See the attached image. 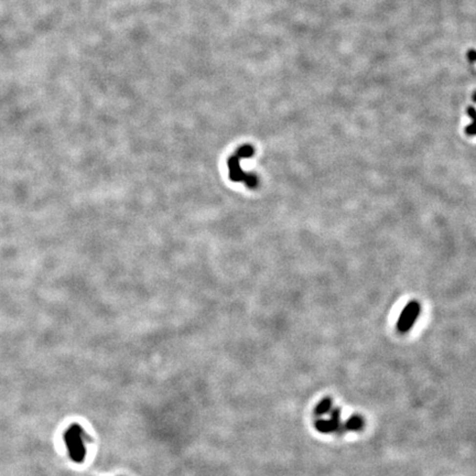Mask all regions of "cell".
Here are the masks:
<instances>
[{
    "label": "cell",
    "instance_id": "obj_4",
    "mask_svg": "<svg viewBox=\"0 0 476 476\" xmlns=\"http://www.w3.org/2000/svg\"><path fill=\"white\" fill-rule=\"evenodd\" d=\"M341 409L335 408L332 410L331 418L327 419H320V420L314 422V428L321 433H333L337 432L341 427Z\"/></svg>",
    "mask_w": 476,
    "mask_h": 476
},
{
    "label": "cell",
    "instance_id": "obj_5",
    "mask_svg": "<svg viewBox=\"0 0 476 476\" xmlns=\"http://www.w3.org/2000/svg\"><path fill=\"white\" fill-rule=\"evenodd\" d=\"M364 426H365L364 418H363L362 415H360V414L355 413L353 415H350V417L347 419V420L345 421V423H344L343 426L340 427L339 431L340 432H344V431H360V430L363 429V428H364Z\"/></svg>",
    "mask_w": 476,
    "mask_h": 476
},
{
    "label": "cell",
    "instance_id": "obj_6",
    "mask_svg": "<svg viewBox=\"0 0 476 476\" xmlns=\"http://www.w3.org/2000/svg\"><path fill=\"white\" fill-rule=\"evenodd\" d=\"M333 405V400L330 396L324 397L323 399L319 402L314 409V414L315 415H323L327 413L328 411L331 410Z\"/></svg>",
    "mask_w": 476,
    "mask_h": 476
},
{
    "label": "cell",
    "instance_id": "obj_2",
    "mask_svg": "<svg viewBox=\"0 0 476 476\" xmlns=\"http://www.w3.org/2000/svg\"><path fill=\"white\" fill-rule=\"evenodd\" d=\"M64 439H65L66 447L72 460L77 463L83 461L86 451L83 443V430H82V428L79 425H73L65 432Z\"/></svg>",
    "mask_w": 476,
    "mask_h": 476
},
{
    "label": "cell",
    "instance_id": "obj_3",
    "mask_svg": "<svg viewBox=\"0 0 476 476\" xmlns=\"http://www.w3.org/2000/svg\"><path fill=\"white\" fill-rule=\"evenodd\" d=\"M421 306L417 301H410L401 311L397 321V330L400 333H407L412 328L420 314Z\"/></svg>",
    "mask_w": 476,
    "mask_h": 476
},
{
    "label": "cell",
    "instance_id": "obj_1",
    "mask_svg": "<svg viewBox=\"0 0 476 476\" xmlns=\"http://www.w3.org/2000/svg\"><path fill=\"white\" fill-rule=\"evenodd\" d=\"M253 154V147L245 145L241 146L239 149H237L235 154L228 159V170L231 179L235 182H244L248 188H256L258 184V179L254 174H248V173H245L241 170L240 160L252 157Z\"/></svg>",
    "mask_w": 476,
    "mask_h": 476
}]
</instances>
